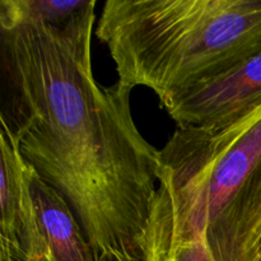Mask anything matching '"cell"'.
Returning <instances> with one entry per match:
<instances>
[{"label":"cell","instance_id":"8","mask_svg":"<svg viewBox=\"0 0 261 261\" xmlns=\"http://www.w3.org/2000/svg\"><path fill=\"white\" fill-rule=\"evenodd\" d=\"M20 14L36 20L61 24L88 7L91 0H8Z\"/></svg>","mask_w":261,"mask_h":261},{"label":"cell","instance_id":"1","mask_svg":"<svg viewBox=\"0 0 261 261\" xmlns=\"http://www.w3.org/2000/svg\"><path fill=\"white\" fill-rule=\"evenodd\" d=\"M96 4L51 24L0 2V122L69 204L97 261H148L160 150L135 125L132 89L94 78Z\"/></svg>","mask_w":261,"mask_h":261},{"label":"cell","instance_id":"3","mask_svg":"<svg viewBox=\"0 0 261 261\" xmlns=\"http://www.w3.org/2000/svg\"><path fill=\"white\" fill-rule=\"evenodd\" d=\"M261 162V102L216 127H176L160 150L148 261L206 240Z\"/></svg>","mask_w":261,"mask_h":261},{"label":"cell","instance_id":"10","mask_svg":"<svg viewBox=\"0 0 261 261\" xmlns=\"http://www.w3.org/2000/svg\"><path fill=\"white\" fill-rule=\"evenodd\" d=\"M250 261H261V232L260 236L257 239L256 244H255L254 250H252L251 257H250Z\"/></svg>","mask_w":261,"mask_h":261},{"label":"cell","instance_id":"4","mask_svg":"<svg viewBox=\"0 0 261 261\" xmlns=\"http://www.w3.org/2000/svg\"><path fill=\"white\" fill-rule=\"evenodd\" d=\"M0 154V261H46L48 249L31 190V166L3 122Z\"/></svg>","mask_w":261,"mask_h":261},{"label":"cell","instance_id":"5","mask_svg":"<svg viewBox=\"0 0 261 261\" xmlns=\"http://www.w3.org/2000/svg\"><path fill=\"white\" fill-rule=\"evenodd\" d=\"M261 102V51L165 106L180 127H216Z\"/></svg>","mask_w":261,"mask_h":261},{"label":"cell","instance_id":"7","mask_svg":"<svg viewBox=\"0 0 261 261\" xmlns=\"http://www.w3.org/2000/svg\"><path fill=\"white\" fill-rule=\"evenodd\" d=\"M31 190L47 244L46 261H97L93 249L69 204L32 167Z\"/></svg>","mask_w":261,"mask_h":261},{"label":"cell","instance_id":"2","mask_svg":"<svg viewBox=\"0 0 261 261\" xmlns=\"http://www.w3.org/2000/svg\"><path fill=\"white\" fill-rule=\"evenodd\" d=\"M96 36L120 84L165 107L261 51V0H107Z\"/></svg>","mask_w":261,"mask_h":261},{"label":"cell","instance_id":"6","mask_svg":"<svg viewBox=\"0 0 261 261\" xmlns=\"http://www.w3.org/2000/svg\"><path fill=\"white\" fill-rule=\"evenodd\" d=\"M260 232L261 162L206 234V244L216 261H250Z\"/></svg>","mask_w":261,"mask_h":261},{"label":"cell","instance_id":"9","mask_svg":"<svg viewBox=\"0 0 261 261\" xmlns=\"http://www.w3.org/2000/svg\"><path fill=\"white\" fill-rule=\"evenodd\" d=\"M167 261H216L206 240L200 237L188 244L181 245L170 255Z\"/></svg>","mask_w":261,"mask_h":261}]
</instances>
